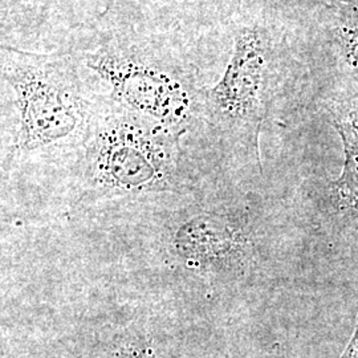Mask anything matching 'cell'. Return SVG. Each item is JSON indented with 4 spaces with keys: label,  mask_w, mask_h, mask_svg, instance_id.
Here are the masks:
<instances>
[{
    "label": "cell",
    "mask_w": 358,
    "mask_h": 358,
    "mask_svg": "<svg viewBox=\"0 0 358 358\" xmlns=\"http://www.w3.org/2000/svg\"><path fill=\"white\" fill-rule=\"evenodd\" d=\"M0 51L1 80L10 90L13 154L84 148L96 103L85 96L76 57L4 44Z\"/></svg>",
    "instance_id": "cell-1"
},
{
    "label": "cell",
    "mask_w": 358,
    "mask_h": 358,
    "mask_svg": "<svg viewBox=\"0 0 358 358\" xmlns=\"http://www.w3.org/2000/svg\"><path fill=\"white\" fill-rule=\"evenodd\" d=\"M336 127L343 137L346 155L345 170L340 185L358 198V128L349 124H337Z\"/></svg>",
    "instance_id": "cell-5"
},
{
    "label": "cell",
    "mask_w": 358,
    "mask_h": 358,
    "mask_svg": "<svg viewBox=\"0 0 358 358\" xmlns=\"http://www.w3.org/2000/svg\"><path fill=\"white\" fill-rule=\"evenodd\" d=\"M264 47L260 34L243 29L224 75L214 88L202 90V115L223 131L243 130L256 137L264 113Z\"/></svg>",
    "instance_id": "cell-4"
},
{
    "label": "cell",
    "mask_w": 358,
    "mask_h": 358,
    "mask_svg": "<svg viewBox=\"0 0 358 358\" xmlns=\"http://www.w3.org/2000/svg\"><path fill=\"white\" fill-rule=\"evenodd\" d=\"M115 358H157V356L150 346L138 344L124 349Z\"/></svg>",
    "instance_id": "cell-6"
},
{
    "label": "cell",
    "mask_w": 358,
    "mask_h": 358,
    "mask_svg": "<svg viewBox=\"0 0 358 358\" xmlns=\"http://www.w3.org/2000/svg\"><path fill=\"white\" fill-rule=\"evenodd\" d=\"M183 134L100 100L83 148L87 192L108 199L178 192Z\"/></svg>",
    "instance_id": "cell-2"
},
{
    "label": "cell",
    "mask_w": 358,
    "mask_h": 358,
    "mask_svg": "<svg viewBox=\"0 0 358 358\" xmlns=\"http://www.w3.org/2000/svg\"><path fill=\"white\" fill-rule=\"evenodd\" d=\"M80 64L106 88L101 100L148 121L186 133L202 115V90L183 66L137 45L112 43L84 52Z\"/></svg>",
    "instance_id": "cell-3"
}]
</instances>
